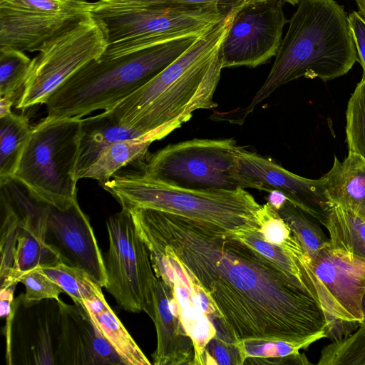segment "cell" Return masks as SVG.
I'll return each mask as SVG.
<instances>
[{
    "label": "cell",
    "instance_id": "obj_1",
    "mask_svg": "<svg viewBox=\"0 0 365 365\" xmlns=\"http://www.w3.org/2000/svg\"><path fill=\"white\" fill-rule=\"evenodd\" d=\"M130 212L150 255L174 256L212 299L222 317L215 322L219 337L307 346L327 337L324 313L312 289L233 232L158 210Z\"/></svg>",
    "mask_w": 365,
    "mask_h": 365
},
{
    "label": "cell",
    "instance_id": "obj_2",
    "mask_svg": "<svg viewBox=\"0 0 365 365\" xmlns=\"http://www.w3.org/2000/svg\"><path fill=\"white\" fill-rule=\"evenodd\" d=\"M282 40L273 66L241 121L279 86L301 77L330 81L357 61L344 6L334 0H301Z\"/></svg>",
    "mask_w": 365,
    "mask_h": 365
},
{
    "label": "cell",
    "instance_id": "obj_3",
    "mask_svg": "<svg viewBox=\"0 0 365 365\" xmlns=\"http://www.w3.org/2000/svg\"><path fill=\"white\" fill-rule=\"evenodd\" d=\"M200 34L165 41L115 59L90 61L50 96L45 103L46 118H81L97 110L112 109L181 56Z\"/></svg>",
    "mask_w": 365,
    "mask_h": 365
},
{
    "label": "cell",
    "instance_id": "obj_4",
    "mask_svg": "<svg viewBox=\"0 0 365 365\" xmlns=\"http://www.w3.org/2000/svg\"><path fill=\"white\" fill-rule=\"evenodd\" d=\"M101 187L122 207H145L175 214L212 229L259 230L262 207L245 189L191 190L156 180L142 170L115 173Z\"/></svg>",
    "mask_w": 365,
    "mask_h": 365
},
{
    "label": "cell",
    "instance_id": "obj_5",
    "mask_svg": "<svg viewBox=\"0 0 365 365\" xmlns=\"http://www.w3.org/2000/svg\"><path fill=\"white\" fill-rule=\"evenodd\" d=\"M240 6H142L123 0L93 2L90 14L101 25L107 41V48L99 58L115 59L165 41L200 34Z\"/></svg>",
    "mask_w": 365,
    "mask_h": 365
},
{
    "label": "cell",
    "instance_id": "obj_6",
    "mask_svg": "<svg viewBox=\"0 0 365 365\" xmlns=\"http://www.w3.org/2000/svg\"><path fill=\"white\" fill-rule=\"evenodd\" d=\"M81 118H45L31 128L14 179L32 197L60 210L77 202Z\"/></svg>",
    "mask_w": 365,
    "mask_h": 365
},
{
    "label": "cell",
    "instance_id": "obj_7",
    "mask_svg": "<svg viewBox=\"0 0 365 365\" xmlns=\"http://www.w3.org/2000/svg\"><path fill=\"white\" fill-rule=\"evenodd\" d=\"M240 147L233 138H195L168 145L139 162L146 175L172 186L234 190L240 187L235 178Z\"/></svg>",
    "mask_w": 365,
    "mask_h": 365
},
{
    "label": "cell",
    "instance_id": "obj_8",
    "mask_svg": "<svg viewBox=\"0 0 365 365\" xmlns=\"http://www.w3.org/2000/svg\"><path fill=\"white\" fill-rule=\"evenodd\" d=\"M107 48L105 33L91 14L46 42L31 60L18 109L45 104L50 96L68 78Z\"/></svg>",
    "mask_w": 365,
    "mask_h": 365
},
{
    "label": "cell",
    "instance_id": "obj_9",
    "mask_svg": "<svg viewBox=\"0 0 365 365\" xmlns=\"http://www.w3.org/2000/svg\"><path fill=\"white\" fill-rule=\"evenodd\" d=\"M109 248L104 258L106 290L128 312L145 310L152 298L156 276L150 253L140 237L129 209L108 219Z\"/></svg>",
    "mask_w": 365,
    "mask_h": 365
},
{
    "label": "cell",
    "instance_id": "obj_10",
    "mask_svg": "<svg viewBox=\"0 0 365 365\" xmlns=\"http://www.w3.org/2000/svg\"><path fill=\"white\" fill-rule=\"evenodd\" d=\"M314 287L327 322V337L339 340L363 321L365 259L329 247L310 259Z\"/></svg>",
    "mask_w": 365,
    "mask_h": 365
},
{
    "label": "cell",
    "instance_id": "obj_11",
    "mask_svg": "<svg viewBox=\"0 0 365 365\" xmlns=\"http://www.w3.org/2000/svg\"><path fill=\"white\" fill-rule=\"evenodd\" d=\"M222 69L218 51L171 83L125 127L139 131L155 141L179 128L192 118L195 110L217 107L214 94Z\"/></svg>",
    "mask_w": 365,
    "mask_h": 365
},
{
    "label": "cell",
    "instance_id": "obj_12",
    "mask_svg": "<svg viewBox=\"0 0 365 365\" xmlns=\"http://www.w3.org/2000/svg\"><path fill=\"white\" fill-rule=\"evenodd\" d=\"M289 22L281 0H258L237 11L219 53L222 67L255 68L275 56Z\"/></svg>",
    "mask_w": 365,
    "mask_h": 365
},
{
    "label": "cell",
    "instance_id": "obj_13",
    "mask_svg": "<svg viewBox=\"0 0 365 365\" xmlns=\"http://www.w3.org/2000/svg\"><path fill=\"white\" fill-rule=\"evenodd\" d=\"M235 178L243 189L281 192L289 202L324 226L333 206L322 178L312 180L301 177L243 147L237 152Z\"/></svg>",
    "mask_w": 365,
    "mask_h": 365
},
{
    "label": "cell",
    "instance_id": "obj_14",
    "mask_svg": "<svg viewBox=\"0 0 365 365\" xmlns=\"http://www.w3.org/2000/svg\"><path fill=\"white\" fill-rule=\"evenodd\" d=\"M23 307L24 309L19 312L14 303L8 314V364L56 365L61 331L58 301L47 299Z\"/></svg>",
    "mask_w": 365,
    "mask_h": 365
},
{
    "label": "cell",
    "instance_id": "obj_15",
    "mask_svg": "<svg viewBox=\"0 0 365 365\" xmlns=\"http://www.w3.org/2000/svg\"><path fill=\"white\" fill-rule=\"evenodd\" d=\"M44 240L61 262L84 271L100 287H106L104 258L89 219L78 202L66 210L47 205Z\"/></svg>",
    "mask_w": 365,
    "mask_h": 365
},
{
    "label": "cell",
    "instance_id": "obj_16",
    "mask_svg": "<svg viewBox=\"0 0 365 365\" xmlns=\"http://www.w3.org/2000/svg\"><path fill=\"white\" fill-rule=\"evenodd\" d=\"M242 6V5H241ZM201 34L177 59L112 109L107 110L121 125H126L145 106L197 63L220 50L233 18L241 6Z\"/></svg>",
    "mask_w": 365,
    "mask_h": 365
},
{
    "label": "cell",
    "instance_id": "obj_17",
    "mask_svg": "<svg viewBox=\"0 0 365 365\" xmlns=\"http://www.w3.org/2000/svg\"><path fill=\"white\" fill-rule=\"evenodd\" d=\"M58 365H124L81 305L58 301Z\"/></svg>",
    "mask_w": 365,
    "mask_h": 365
},
{
    "label": "cell",
    "instance_id": "obj_18",
    "mask_svg": "<svg viewBox=\"0 0 365 365\" xmlns=\"http://www.w3.org/2000/svg\"><path fill=\"white\" fill-rule=\"evenodd\" d=\"M145 312L153 320L157 333L153 364L195 365L194 341L182 324L172 287L161 279L157 277L155 281Z\"/></svg>",
    "mask_w": 365,
    "mask_h": 365
},
{
    "label": "cell",
    "instance_id": "obj_19",
    "mask_svg": "<svg viewBox=\"0 0 365 365\" xmlns=\"http://www.w3.org/2000/svg\"><path fill=\"white\" fill-rule=\"evenodd\" d=\"M89 14H43L0 7V46L39 51L46 42Z\"/></svg>",
    "mask_w": 365,
    "mask_h": 365
},
{
    "label": "cell",
    "instance_id": "obj_20",
    "mask_svg": "<svg viewBox=\"0 0 365 365\" xmlns=\"http://www.w3.org/2000/svg\"><path fill=\"white\" fill-rule=\"evenodd\" d=\"M333 204L353 211L365 220V160L349 151L340 162L336 157L330 170L322 177Z\"/></svg>",
    "mask_w": 365,
    "mask_h": 365
},
{
    "label": "cell",
    "instance_id": "obj_21",
    "mask_svg": "<svg viewBox=\"0 0 365 365\" xmlns=\"http://www.w3.org/2000/svg\"><path fill=\"white\" fill-rule=\"evenodd\" d=\"M142 138H148L140 132L121 125L107 110L94 116L81 118L76 179L80 180L86 169L110 145L128 139Z\"/></svg>",
    "mask_w": 365,
    "mask_h": 365
},
{
    "label": "cell",
    "instance_id": "obj_22",
    "mask_svg": "<svg viewBox=\"0 0 365 365\" xmlns=\"http://www.w3.org/2000/svg\"><path fill=\"white\" fill-rule=\"evenodd\" d=\"M16 239L13 266L9 276L1 281V289L14 288L17 277L24 272L61 262L56 252L46 243L43 230L19 221Z\"/></svg>",
    "mask_w": 365,
    "mask_h": 365
},
{
    "label": "cell",
    "instance_id": "obj_23",
    "mask_svg": "<svg viewBox=\"0 0 365 365\" xmlns=\"http://www.w3.org/2000/svg\"><path fill=\"white\" fill-rule=\"evenodd\" d=\"M103 336L120 357L124 365H150L143 352L106 302L104 295L82 305Z\"/></svg>",
    "mask_w": 365,
    "mask_h": 365
},
{
    "label": "cell",
    "instance_id": "obj_24",
    "mask_svg": "<svg viewBox=\"0 0 365 365\" xmlns=\"http://www.w3.org/2000/svg\"><path fill=\"white\" fill-rule=\"evenodd\" d=\"M31 128L25 115L11 113L0 118V185L14 179Z\"/></svg>",
    "mask_w": 365,
    "mask_h": 365
},
{
    "label": "cell",
    "instance_id": "obj_25",
    "mask_svg": "<svg viewBox=\"0 0 365 365\" xmlns=\"http://www.w3.org/2000/svg\"><path fill=\"white\" fill-rule=\"evenodd\" d=\"M324 227L331 249L365 259V220L351 210L333 205Z\"/></svg>",
    "mask_w": 365,
    "mask_h": 365
},
{
    "label": "cell",
    "instance_id": "obj_26",
    "mask_svg": "<svg viewBox=\"0 0 365 365\" xmlns=\"http://www.w3.org/2000/svg\"><path fill=\"white\" fill-rule=\"evenodd\" d=\"M153 141L134 138L117 142L108 147L81 175V178L97 180L101 186L121 168L134 161L143 160Z\"/></svg>",
    "mask_w": 365,
    "mask_h": 365
},
{
    "label": "cell",
    "instance_id": "obj_27",
    "mask_svg": "<svg viewBox=\"0 0 365 365\" xmlns=\"http://www.w3.org/2000/svg\"><path fill=\"white\" fill-rule=\"evenodd\" d=\"M172 289L180 307L182 324L194 341L195 365L205 364V346L216 335L217 330L208 317L194 302L188 287L174 285Z\"/></svg>",
    "mask_w": 365,
    "mask_h": 365
},
{
    "label": "cell",
    "instance_id": "obj_28",
    "mask_svg": "<svg viewBox=\"0 0 365 365\" xmlns=\"http://www.w3.org/2000/svg\"><path fill=\"white\" fill-rule=\"evenodd\" d=\"M233 233L279 267L299 277L318 298L310 259L304 261L292 256L279 246L267 242L259 230H240Z\"/></svg>",
    "mask_w": 365,
    "mask_h": 365
},
{
    "label": "cell",
    "instance_id": "obj_29",
    "mask_svg": "<svg viewBox=\"0 0 365 365\" xmlns=\"http://www.w3.org/2000/svg\"><path fill=\"white\" fill-rule=\"evenodd\" d=\"M277 211L296 235L309 259L330 247L329 237L314 217L288 200Z\"/></svg>",
    "mask_w": 365,
    "mask_h": 365
},
{
    "label": "cell",
    "instance_id": "obj_30",
    "mask_svg": "<svg viewBox=\"0 0 365 365\" xmlns=\"http://www.w3.org/2000/svg\"><path fill=\"white\" fill-rule=\"evenodd\" d=\"M42 269L69 295L75 304L82 306L87 300L103 296L102 287L81 269L61 262Z\"/></svg>",
    "mask_w": 365,
    "mask_h": 365
},
{
    "label": "cell",
    "instance_id": "obj_31",
    "mask_svg": "<svg viewBox=\"0 0 365 365\" xmlns=\"http://www.w3.org/2000/svg\"><path fill=\"white\" fill-rule=\"evenodd\" d=\"M259 231L269 242L278 245L292 256L301 260L309 259L296 235L268 202L259 212Z\"/></svg>",
    "mask_w": 365,
    "mask_h": 365
},
{
    "label": "cell",
    "instance_id": "obj_32",
    "mask_svg": "<svg viewBox=\"0 0 365 365\" xmlns=\"http://www.w3.org/2000/svg\"><path fill=\"white\" fill-rule=\"evenodd\" d=\"M317 364L365 365V326L324 346Z\"/></svg>",
    "mask_w": 365,
    "mask_h": 365
},
{
    "label": "cell",
    "instance_id": "obj_33",
    "mask_svg": "<svg viewBox=\"0 0 365 365\" xmlns=\"http://www.w3.org/2000/svg\"><path fill=\"white\" fill-rule=\"evenodd\" d=\"M31 60L24 51L0 46V95H15L27 78Z\"/></svg>",
    "mask_w": 365,
    "mask_h": 365
},
{
    "label": "cell",
    "instance_id": "obj_34",
    "mask_svg": "<svg viewBox=\"0 0 365 365\" xmlns=\"http://www.w3.org/2000/svg\"><path fill=\"white\" fill-rule=\"evenodd\" d=\"M346 135L349 151L365 160V77L351 94L346 112Z\"/></svg>",
    "mask_w": 365,
    "mask_h": 365
},
{
    "label": "cell",
    "instance_id": "obj_35",
    "mask_svg": "<svg viewBox=\"0 0 365 365\" xmlns=\"http://www.w3.org/2000/svg\"><path fill=\"white\" fill-rule=\"evenodd\" d=\"M0 7L43 14L90 13L93 2L87 0H0Z\"/></svg>",
    "mask_w": 365,
    "mask_h": 365
},
{
    "label": "cell",
    "instance_id": "obj_36",
    "mask_svg": "<svg viewBox=\"0 0 365 365\" xmlns=\"http://www.w3.org/2000/svg\"><path fill=\"white\" fill-rule=\"evenodd\" d=\"M16 281L22 283L26 287L25 293L19 296L22 304L26 307L47 299L59 301V295L64 292L63 289L53 281L41 267L34 268L20 274Z\"/></svg>",
    "mask_w": 365,
    "mask_h": 365
},
{
    "label": "cell",
    "instance_id": "obj_37",
    "mask_svg": "<svg viewBox=\"0 0 365 365\" xmlns=\"http://www.w3.org/2000/svg\"><path fill=\"white\" fill-rule=\"evenodd\" d=\"M244 359L247 357H277L299 352L305 344L283 341L245 340L237 342Z\"/></svg>",
    "mask_w": 365,
    "mask_h": 365
},
{
    "label": "cell",
    "instance_id": "obj_38",
    "mask_svg": "<svg viewBox=\"0 0 365 365\" xmlns=\"http://www.w3.org/2000/svg\"><path fill=\"white\" fill-rule=\"evenodd\" d=\"M205 364L242 365L245 359L235 342H230L215 335L205 346Z\"/></svg>",
    "mask_w": 365,
    "mask_h": 365
},
{
    "label": "cell",
    "instance_id": "obj_39",
    "mask_svg": "<svg viewBox=\"0 0 365 365\" xmlns=\"http://www.w3.org/2000/svg\"><path fill=\"white\" fill-rule=\"evenodd\" d=\"M347 21L356 50L357 61L361 65L362 76L365 77V17L354 11L347 16Z\"/></svg>",
    "mask_w": 365,
    "mask_h": 365
},
{
    "label": "cell",
    "instance_id": "obj_40",
    "mask_svg": "<svg viewBox=\"0 0 365 365\" xmlns=\"http://www.w3.org/2000/svg\"><path fill=\"white\" fill-rule=\"evenodd\" d=\"M142 6H188L219 4L227 6H239L258 0H123Z\"/></svg>",
    "mask_w": 365,
    "mask_h": 365
},
{
    "label": "cell",
    "instance_id": "obj_41",
    "mask_svg": "<svg viewBox=\"0 0 365 365\" xmlns=\"http://www.w3.org/2000/svg\"><path fill=\"white\" fill-rule=\"evenodd\" d=\"M310 364L304 354L297 353L277 357H247L243 364Z\"/></svg>",
    "mask_w": 365,
    "mask_h": 365
},
{
    "label": "cell",
    "instance_id": "obj_42",
    "mask_svg": "<svg viewBox=\"0 0 365 365\" xmlns=\"http://www.w3.org/2000/svg\"><path fill=\"white\" fill-rule=\"evenodd\" d=\"M287 200L286 196L279 191L273 190L269 192L267 202L276 210H279Z\"/></svg>",
    "mask_w": 365,
    "mask_h": 365
},
{
    "label": "cell",
    "instance_id": "obj_43",
    "mask_svg": "<svg viewBox=\"0 0 365 365\" xmlns=\"http://www.w3.org/2000/svg\"><path fill=\"white\" fill-rule=\"evenodd\" d=\"M15 95L1 96L0 98V118L11 113V108L14 103Z\"/></svg>",
    "mask_w": 365,
    "mask_h": 365
},
{
    "label": "cell",
    "instance_id": "obj_44",
    "mask_svg": "<svg viewBox=\"0 0 365 365\" xmlns=\"http://www.w3.org/2000/svg\"><path fill=\"white\" fill-rule=\"evenodd\" d=\"M359 12L365 17V0H355Z\"/></svg>",
    "mask_w": 365,
    "mask_h": 365
},
{
    "label": "cell",
    "instance_id": "obj_45",
    "mask_svg": "<svg viewBox=\"0 0 365 365\" xmlns=\"http://www.w3.org/2000/svg\"><path fill=\"white\" fill-rule=\"evenodd\" d=\"M361 309L363 314V321L360 324L359 327L365 326V293L361 299Z\"/></svg>",
    "mask_w": 365,
    "mask_h": 365
},
{
    "label": "cell",
    "instance_id": "obj_46",
    "mask_svg": "<svg viewBox=\"0 0 365 365\" xmlns=\"http://www.w3.org/2000/svg\"><path fill=\"white\" fill-rule=\"evenodd\" d=\"M283 4L288 3L292 6L298 5L301 0H281Z\"/></svg>",
    "mask_w": 365,
    "mask_h": 365
}]
</instances>
